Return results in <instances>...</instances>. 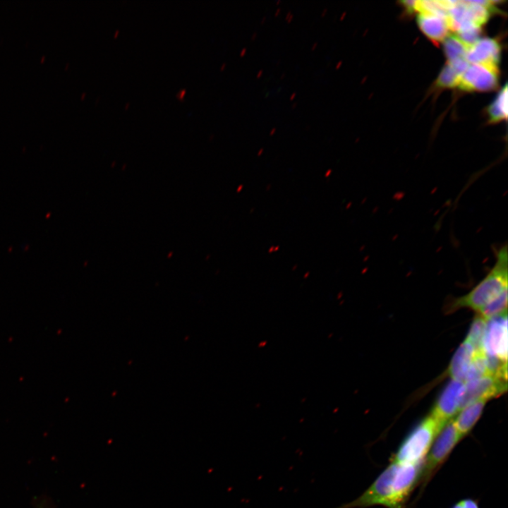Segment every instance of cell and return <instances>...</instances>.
<instances>
[{
	"label": "cell",
	"mask_w": 508,
	"mask_h": 508,
	"mask_svg": "<svg viewBox=\"0 0 508 508\" xmlns=\"http://www.w3.org/2000/svg\"><path fill=\"white\" fill-rule=\"evenodd\" d=\"M421 472L422 464L392 461L358 497L335 508H366L374 505L405 508L412 490L421 480Z\"/></svg>",
	"instance_id": "1"
},
{
	"label": "cell",
	"mask_w": 508,
	"mask_h": 508,
	"mask_svg": "<svg viewBox=\"0 0 508 508\" xmlns=\"http://www.w3.org/2000/svg\"><path fill=\"white\" fill-rule=\"evenodd\" d=\"M504 243L495 249V262L485 276L466 294L454 298L448 310L466 308L478 313L508 288V253Z\"/></svg>",
	"instance_id": "2"
},
{
	"label": "cell",
	"mask_w": 508,
	"mask_h": 508,
	"mask_svg": "<svg viewBox=\"0 0 508 508\" xmlns=\"http://www.w3.org/2000/svg\"><path fill=\"white\" fill-rule=\"evenodd\" d=\"M442 426L431 415L419 422L401 443L393 458L400 464H421Z\"/></svg>",
	"instance_id": "3"
},
{
	"label": "cell",
	"mask_w": 508,
	"mask_h": 508,
	"mask_svg": "<svg viewBox=\"0 0 508 508\" xmlns=\"http://www.w3.org/2000/svg\"><path fill=\"white\" fill-rule=\"evenodd\" d=\"M462 439L454 424L449 421L440 431L423 462L421 480L425 485L436 471L445 461L457 443Z\"/></svg>",
	"instance_id": "4"
},
{
	"label": "cell",
	"mask_w": 508,
	"mask_h": 508,
	"mask_svg": "<svg viewBox=\"0 0 508 508\" xmlns=\"http://www.w3.org/2000/svg\"><path fill=\"white\" fill-rule=\"evenodd\" d=\"M483 351L486 356L507 361V314L487 320L483 340Z\"/></svg>",
	"instance_id": "5"
},
{
	"label": "cell",
	"mask_w": 508,
	"mask_h": 508,
	"mask_svg": "<svg viewBox=\"0 0 508 508\" xmlns=\"http://www.w3.org/2000/svg\"><path fill=\"white\" fill-rule=\"evenodd\" d=\"M465 383L452 379L438 397L430 413L442 427L461 409Z\"/></svg>",
	"instance_id": "6"
},
{
	"label": "cell",
	"mask_w": 508,
	"mask_h": 508,
	"mask_svg": "<svg viewBox=\"0 0 508 508\" xmlns=\"http://www.w3.org/2000/svg\"><path fill=\"white\" fill-rule=\"evenodd\" d=\"M464 383L465 387L461 402V409L477 400L488 401L497 397L505 392L507 389L506 380L490 375Z\"/></svg>",
	"instance_id": "7"
},
{
	"label": "cell",
	"mask_w": 508,
	"mask_h": 508,
	"mask_svg": "<svg viewBox=\"0 0 508 508\" xmlns=\"http://www.w3.org/2000/svg\"><path fill=\"white\" fill-rule=\"evenodd\" d=\"M498 83L497 66L485 64H470L462 74L458 87L466 91H488Z\"/></svg>",
	"instance_id": "8"
},
{
	"label": "cell",
	"mask_w": 508,
	"mask_h": 508,
	"mask_svg": "<svg viewBox=\"0 0 508 508\" xmlns=\"http://www.w3.org/2000/svg\"><path fill=\"white\" fill-rule=\"evenodd\" d=\"M501 54L499 43L491 38L478 39L470 46L466 59L470 64H485L497 67Z\"/></svg>",
	"instance_id": "9"
},
{
	"label": "cell",
	"mask_w": 508,
	"mask_h": 508,
	"mask_svg": "<svg viewBox=\"0 0 508 508\" xmlns=\"http://www.w3.org/2000/svg\"><path fill=\"white\" fill-rule=\"evenodd\" d=\"M475 349L466 340L454 353L448 368V373L454 380L465 382V380L476 353Z\"/></svg>",
	"instance_id": "10"
},
{
	"label": "cell",
	"mask_w": 508,
	"mask_h": 508,
	"mask_svg": "<svg viewBox=\"0 0 508 508\" xmlns=\"http://www.w3.org/2000/svg\"><path fill=\"white\" fill-rule=\"evenodd\" d=\"M487 400L480 399L462 408L456 418L453 420L462 438L473 429L481 416Z\"/></svg>",
	"instance_id": "11"
},
{
	"label": "cell",
	"mask_w": 508,
	"mask_h": 508,
	"mask_svg": "<svg viewBox=\"0 0 508 508\" xmlns=\"http://www.w3.org/2000/svg\"><path fill=\"white\" fill-rule=\"evenodd\" d=\"M417 22L422 32L434 42L443 41L449 34L447 18L420 13Z\"/></svg>",
	"instance_id": "12"
},
{
	"label": "cell",
	"mask_w": 508,
	"mask_h": 508,
	"mask_svg": "<svg viewBox=\"0 0 508 508\" xmlns=\"http://www.w3.org/2000/svg\"><path fill=\"white\" fill-rule=\"evenodd\" d=\"M453 1L423 0L417 1L416 11L447 18Z\"/></svg>",
	"instance_id": "13"
},
{
	"label": "cell",
	"mask_w": 508,
	"mask_h": 508,
	"mask_svg": "<svg viewBox=\"0 0 508 508\" xmlns=\"http://www.w3.org/2000/svg\"><path fill=\"white\" fill-rule=\"evenodd\" d=\"M486 324L487 320L477 314L470 326L467 337L465 339L476 351H483V340Z\"/></svg>",
	"instance_id": "14"
},
{
	"label": "cell",
	"mask_w": 508,
	"mask_h": 508,
	"mask_svg": "<svg viewBox=\"0 0 508 508\" xmlns=\"http://www.w3.org/2000/svg\"><path fill=\"white\" fill-rule=\"evenodd\" d=\"M488 113L491 123L498 122L507 117V84L498 93L495 99L490 105Z\"/></svg>",
	"instance_id": "15"
},
{
	"label": "cell",
	"mask_w": 508,
	"mask_h": 508,
	"mask_svg": "<svg viewBox=\"0 0 508 508\" xmlns=\"http://www.w3.org/2000/svg\"><path fill=\"white\" fill-rule=\"evenodd\" d=\"M444 41V50L448 61L466 59L468 47L455 34L448 35Z\"/></svg>",
	"instance_id": "16"
},
{
	"label": "cell",
	"mask_w": 508,
	"mask_h": 508,
	"mask_svg": "<svg viewBox=\"0 0 508 508\" xmlns=\"http://www.w3.org/2000/svg\"><path fill=\"white\" fill-rule=\"evenodd\" d=\"M461 77V75L447 63L442 69L437 79L436 84L437 86L444 88L458 87Z\"/></svg>",
	"instance_id": "17"
},
{
	"label": "cell",
	"mask_w": 508,
	"mask_h": 508,
	"mask_svg": "<svg viewBox=\"0 0 508 508\" xmlns=\"http://www.w3.org/2000/svg\"><path fill=\"white\" fill-rule=\"evenodd\" d=\"M480 33V27L472 24L462 28L455 35L469 47L478 40Z\"/></svg>",
	"instance_id": "18"
},
{
	"label": "cell",
	"mask_w": 508,
	"mask_h": 508,
	"mask_svg": "<svg viewBox=\"0 0 508 508\" xmlns=\"http://www.w3.org/2000/svg\"><path fill=\"white\" fill-rule=\"evenodd\" d=\"M451 508H479V506L476 500L467 498L457 502Z\"/></svg>",
	"instance_id": "19"
},
{
	"label": "cell",
	"mask_w": 508,
	"mask_h": 508,
	"mask_svg": "<svg viewBox=\"0 0 508 508\" xmlns=\"http://www.w3.org/2000/svg\"><path fill=\"white\" fill-rule=\"evenodd\" d=\"M416 1H401L403 5L406 8L407 11H416Z\"/></svg>",
	"instance_id": "20"
},
{
	"label": "cell",
	"mask_w": 508,
	"mask_h": 508,
	"mask_svg": "<svg viewBox=\"0 0 508 508\" xmlns=\"http://www.w3.org/2000/svg\"><path fill=\"white\" fill-rule=\"evenodd\" d=\"M246 52V48H243V49L241 51L240 55H241V56H243V55L245 54Z\"/></svg>",
	"instance_id": "21"
},
{
	"label": "cell",
	"mask_w": 508,
	"mask_h": 508,
	"mask_svg": "<svg viewBox=\"0 0 508 508\" xmlns=\"http://www.w3.org/2000/svg\"><path fill=\"white\" fill-rule=\"evenodd\" d=\"M291 15V11H289L286 16V19L287 20L290 17Z\"/></svg>",
	"instance_id": "22"
},
{
	"label": "cell",
	"mask_w": 508,
	"mask_h": 508,
	"mask_svg": "<svg viewBox=\"0 0 508 508\" xmlns=\"http://www.w3.org/2000/svg\"><path fill=\"white\" fill-rule=\"evenodd\" d=\"M262 70H260V71H258V73L257 74V78H259L262 75Z\"/></svg>",
	"instance_id": "23"
},
{
	"label": "cell",
	"mask_w": 508,
	"mask_h": 508,
	"mask_svg": "<svg viewBox=\"0 0 508 508\" xmlns=\"http://www.w3.org/2000/svg\"><path fill=\"white\" fill-rule=\"evenodd\" d=\"M327 8H325L322 11V14H321L322 16H323L325 15V13L327 12Z\"/></svg>",
	"instance_id": "24"
},
{
	"label": "cell",
	"mask_w": 508,
	"mask_h": 508,
	"mask_svg": "<svg viewBox=\"0 0 508 508\" xmlns=\"http://www.w3.org/2000/svg\"><path fill=\"white\" fill-rule=\"evenodd\" d=\"M317 44H318V42H315L313 45V47H311V49L313 50L315 49V47L317 46Z\"/></svg>",
	"instance_id": "25"
},
{
	"label": "cell",
	"mask_w": 508,
	"mask_h": 508,
	"mask_svg": "<svg viewBox=\"0 0 508 508\" xmlns=\"http://www.w3.org/2000/svg\"><path fill=\"white\" fill-rule=\"evenodd\" d=\"M256 35H257V33H256V32H254V33L252 35L251 40H253V39L256 37Z\"/></svg>",
	"instance_id": "26"
},
{
	"label": "cell",
	"mask_w": 508,
	"mask_h": 508,
	"mask_svg": "<svg viewBox=\"0 0 508 508\" xmlns=\"http://www.w3.org/2000/svg\"><path fill=\"white\" fill-rule=\"evenodd\" d=\"M295 96H296V93H293L290 97V99H293L295 97Z\"/></svg>",
	"instance_id": "27"
},
{
	"label": "cell",
	"mask_w": 508,
	"mask_h": 508,
	"mask_svg": "<svg viewBox=\"0 0 508 508\" xmlns=\"http://www.w3.org/2000/svg\"><path fill=\"white\" fill-rule=\"evenodd\" d=\"M293 18V15L291 14L290 17L287 19L288 22H290Z\"/></svg>",
	"instance_id": "28"
},
{
	"label": "cell",
	"mask_w": 508,
	"mask_h": 508,
	"mask_svg": "<svg viewBox=\"0 0 508 508\" xmlns=\"http://www.w3.org/2000/svg\"><path fill=\"white\" fill-rule=\"evenodd\" d=\"M275 131H276V128H272V131H270V135H272L275 132Z\"/></svg>",
	"instance_id": "29"
},
{
	"label": "cell",
	"mask_w": 508,
	"mask_h": 508,
	"mask_svg": "<svg viewBox=\"0 0 508 508\" xmlns=\"http://www.w3.org/2000/svg\"><path fill=\"white\" fill-rule=\"evenodd\" d=\"M279 11H280V8H277L274 15L275 16L278 15V13H279Z\"/></svg>",
	"instance_id": "30"
},
{
	"label": "cell",
	"mask_w": 508,
	"mask_h": 508,
	"mask_svg": "<svg viewBox=\"0 0 508 508\" xmlns=\"http://www.w3.org/2000/svg\"><path fill=\"white\" fill-rule=\"evenodd\" d=\"M225 66H226V64L225 63L223 64L222 66H221V70L224 69Z\"/></svg>",
	"instance_id": "31"
},
{
	"label": "cell",
	"mask_w": 508,
	"mask_h": 508,
	"mask_svg": "<svg viewBox=\"0 0 508 508\" xmlns=\"http://www.w3.org/2000/svg\"><path fill=\"white\" fill-rule=\"evenodd\" d=\"M265 19H266V17H265V16L263 17L262 19V20H261V23H264V21H265Z\"/></svg>",
	"instance_id": "32"
},
{
	"label": "cell",
	"mask_w": 508,
	"mask_h": 508,
	"mask_svg": "<svg viewBox=\"0 0 508 508\" xmlns=\"http://www.w3.org/2000/svg\"><path fill=\"white\" fill-rule=\"evenodd\" d=\"M340 64H341V61H339V63L337 64L336 68H338V67L340 66Z\"/></svg>",
	"instance_id": "33"
},
{
	"label": "cell",
	"mask_w": 508,
	"mask_h": 508,
	"mask_svg": "<svg viewBox=\"0 0 508 508\" xmlns=\"http://www.w3.org/2000/svg\"><path fill=\"white\" fill-rule=\"evenodd\" d=\"M297 103H294L292 104V108H294L296 106Z\"/></svg>",
	"instance_id": "34"
},
{
	"label": "cell",
	"mask_w": 508,
	"mask_h": 508,
	"mask_svg": "<svg viewBox=\"0 0 508 508\" xmlns=\"http://www.w3.org/2000/svg\"><path fill=\"white\" fill-rule=\"evenodd\" d=\"M284 73H283V74L281 75V78H282V77H284Z\"/></svg>",
	"instance_id": "35"
},
{
	"label": "cell",
	"mask_w": 508,
	"mask_h": 508,
	"mask_svg": "<svg viewBox=\"0 0 508 508\" xmlns=\"http://www.w3.org/2000/svg\"><path fill=\"white\" fill-rule=\"evenodd\" d=\"M279 1H279V0H278V1H277V4H279Z\"/></svg>",
	"instance_id": "36"
}]
</instances>
